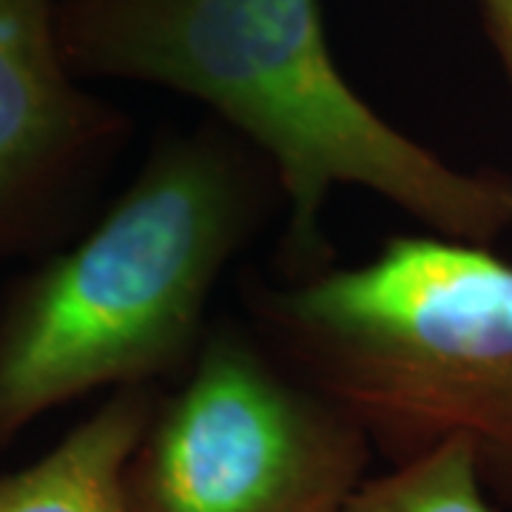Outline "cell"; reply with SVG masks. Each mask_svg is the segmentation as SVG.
<instances>
[{"instance_id": "obj_3", "label": "cell", "mask_w": 512, "mask_h": 512, "mask_svg": "<svg viewBox=\"0 0 512 512\" xmlns=\"http://www.w3.org/2000/svg\"><path fill=\"white\" fill-rule=\"evenodd\" d=\"M242 316L387 464L464 441L512 510V262L493 245L424 231L305 279L248 274Z\"/></svg>"}, {"instance_id": "obj_5", "label": "cell", "mask_w": 512, "mask_h": 512, "mask_svg": "<svg viewBox=\"0 0 512 512\" xmlns=\"http://www.w3.org/2000/svg\"><path fill=\"white\" fill-rule=\"evenodd\" d=\"M128 140L63 55L57 0H0V262L63 242Z\"/></svg>"}, {"instance_id": "obj_4", "label": "cell", "mask_w": 512, "mask_h": 512, "mask_svg": "<svg viewBox=\"0 0 512 512\" xmlns=\"http://www.w3.org/2000/svg\"><path fill=\"white\" fill-rule=\"evenodd\" d=\"M373 447L245 316H214L194 362L157 390L123 470L128 512H336Z\"/></svg>"}, {"instance_id": "obj_8", "label": "cell", "mask_w": 512, "mask_h": 512, "mask_svg": "<svg viewBox=\"0 0 512 512\" xmlns=\"http://www.w3.org/2000/svg\"><path fill=\"white\" fill-rule=\"evenodd\" d=\"M487 37L512 86V0H476Z\"/></svg>"}, {"instance_id": "obj_2", "label": "cell", "mask_w": 512, "mask_h": 512, "mask_svg": "<svg viewBox=\"0 0 512 512\" xmlns=\"http://www.w3.org/2000/svg\"><path fill=\"white\" fill-rule=\"evenodd\" d=\"M276 211L271 165L231 128L163 134L92 228L0 299V453L57 407L177 382Z\"/></svg>"}, {"instance_id": "obj_7", "label": "cell", "mask_w": 512, "mask_h": 512, "mask_svg": "<svg viewBox=\"0 0 512 512\" xmlns=\"http://www.w3.org/2000/svg\"><path fill=\"white\" fill-rule=\"evenodd\" d=\"M336 512H498V504L478 478L473 450L444 441L365 478Z\"/></svg>"}, {"instance_id": "obj_1", "label": "cell", "mask_w": 512, "mask_h": 512, "mask_svg": "<svg viewBox=\"0 0 512 512\" xmlns=\"http://www.w3.org/2000/svg\"><path fill=\"white\" fill-rule=\"evenodd\" d=\"M77 77L197 100L271 165L282 197L274 276L336 262L339 188L396 205L424 231L493 245L512 228V177L447 163L367 103L336 66L319 0H57Z\"/></svg>"}, {"instance_id": "obj_6", "label": "cell", "mask_w": 512, "mask_h": 512, "mask_svg": "<svg viewBox=\"0 0 512 512\" xmlns=\"http://www.w3.org/2000/svg\"><path fill=\"white\" fill-rule=\"evenodd\" d=\"M157 390H111L52 450L3 473L0 512H128L123 470L151 416Z\"/></svg>"}]
</instances>
